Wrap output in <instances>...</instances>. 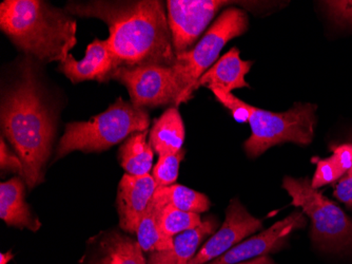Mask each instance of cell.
Instances as JSON below:
<instances>
[{"mask_svg": "<svg viewBox=\"0 0 352 264\" xmlns=\"http://www.w3.org/2000/svg\"><path fill=\"white\" fill-rule=\"evenodd\" d=\"M0 28L23 52L43 63H63L76 45V21L39 0H6Z\"/></svg>", "mask_w": 352, "mask_h": 264, "instance_id": "3957f363", "label": "cell"}, {"mask_svg": "<svg viewBox=\"0 0 352 264\" xmlns=\"http://www.w3.org/2000/svg\"><path fill=\"white\" fill-rule=\"evenodd\" d=\"M262 227V221L249 214L239 200H231L223 226L209 238L189 264H206L212 261Z\"/></svg>", "mask_w": 352, "mask_h": 264, "instance_id": "30bf717a", "label": "cell"}, {"mask_svg": "<svg viewBox=\"0 0 352 264\" xmlns=\"http://www.w3.org/2000/svg\"><path fill=\"white\" fill-rule=\"evenodd\" d=\"M248 26V16L244 10L229 8L217 17L191 50L176 55L172 67L182 90L176 106L191 99L199 77L217 63L223 48L231 39L244 34Z\"/></svg>", "mask_w": 352, "mask_h": 264, "instance_id": "8992f818", "label": "cell"}, {"mask_svg": "<svg viewBox=\"0 0 352 264\" xmlns=\"http://www.w3.org/2000/svg\"><path fill=\"white\" fill-rule=\"evenodd\" d=\"M150 119L145 109L118 97L106 111L87 122L67 124L59 141L56 159L72 152H93L109 150L136 132L148 130Z\"/></svg>", "mask_w": 352, "mask_h": 264, "instance_id": "277c9868", "label": "cell"}, {"mask_svg": "<svg viewBox=\"0 0 352 264\" xmlns=\"http://www.w3.org/2000/svg\"><path fill=\"white\" fill-rule=\"evenodd\" d=\"M252 65V61H243L239 57V49L232 48L199 77L193 87V92L201 86L225 93H231L235 89L249 88L250 86L245 77Z\"/></svg>", "mask_w": 352, "mask_h": 264, "instance_id": "5bb4252c", "label": "cell"}, {"mask_svg": "<svg viewBox=\"0 0 352 264\" xmlns=\"http://www.w3.org/2000/svg\"><path fill=\"white\" fill-rule=\"evenodd\" d=\"M1 128L23 165L30 190L43 181V167L55 136L54 115L47 107L33 61L25 59L19 77L1 97Z\"/></svg>", "mask_w": 352, "mask_h": 264, "instance_id": "7a4b0ae2", "label": "cell"}, {"mask_svg": "<svg viewBox=\"0 0 352 264\" xmlns=\"http://www.w3.org/2000/svg\"><path fill=\"white\" fill-rule=\"evenodd\" d=\"M0 167L3 170H11L23 176V162L19 156L10 152L3 138L0 140Z\"/></svg>", "mask_w": 352, "mask_h": 264, "instance_id": "4316f807", "label": "cell"}, {"mask_svg": "<svg viewBox=\"0 0 352 264\" xmlns=\"http://www.w3.org/2000/svg\"><path fill=\"white\" fill-rule=\"evenodd\" d=\"M142 251L138 241L114 234L106 239V253L98 264H146Z\"/></svg>", "mask_w": 352, "mask_h": 264, "instance_id": "7402d4cb", "label": "cell"}, {"mask_svg": "<svg viewBox=\"0 0 352 264\" xmlns=\"http://www.w3.org/2000/svg\"><path fill=\"white\" fill-rule=\"evenodd\" d=\"M185 156V150L170 156H160L153 168V176L157 187L173 185L179 176V164Z\"/></svg>", "mask_w": 352, "mask_h": 264, "instance_id": "cb8c5ba5", "label": "cell"}, {"mask_svg": "<svg viewBox=\"0 0 352 264\" xmlns=\"http://www.w3.org/2000/svg\"><path fill=\"white\" fill-rule=\"evenodd\" d=\"M161 210H158L153 203H150L149 207L140 219L138 224L136 235L138 242L142 251L163 252L171 250L173 247V239L165 237L160 228L158 217Z\"/></svg>", "mask_w": 352, "mask_h": 264, "instance_id": "44dd1931", "label": "cell"}, {"mask_svg": "<svg viewBox=\"0 0 352 264\" xmlns=\"http://www.w3.org/2000/svg\"><path fill=\"white\" fill-rule=\"evenodd\" d=\"M111 79L126 87L132 104L138 108L175 104L182 93L172 65L120 67L111 74Z\"/></svg>", "mask_w": 352, "mask_h": 264, "instance_id": "ba28073f", "label": "cell"}, {"mask_svg": "<svg viewBox=\"0 0 352 264\" xmlns=\"http://www.w3.org/2000/svg\"><path fill=\"white\" fill-rule=\"evenodd\" d=\"M283 187L292 204L311 220V239L318 249L339 253L352 249V219L340 206L314 190L308 178L286 176Z\"/></svg>", "mask_w": 352, "mask_h": 264, "instance_id": "5b68a950", "label": "cell"}, {"mask_svg": "<svg viewBox=\"0 0 352 264\" xmlns=\"http://www.w3.org/2000/svg\"><path fill=\"white\" fill-rule=\"evenodd\" d=\"M67 13L107 23L109 48L116 69L145 65H173L176 54L167 14L162 1L70 3Z\"/></svg>", "mask_w": 352, "mask_h": 264, "instance_id": "6da1fadb", "label": "cell"}, {"mask_svg": "<svg viewBox=\"0 0 352 264\" xmlns=\"http://www.w3.org/2000/svg\"><path fill=\"white\" fill-rule=\"evenodd\" d=\"M332 154L316 160V170L311 180L314 190L336 183L352 166V143L331 147Z\"/></svg>", "mask_w": 352, "mask_h": 264, "instance_id": "ffe728a7", "label": "cell"}, {"mask_svg": "<svg viewBox=\"0 0 352 264\" xmlns=\"http://www.w3.org/2000/svg\"><path fill=\"white\" fill-rule=\"evenodd\" d=\"M333 196L352 210V166L334 185Z\"/></svg>", "mask_w": 352, "mask_h": 264, "instance_id": "484cf974", "label": "cell"}, {"mask_svg": "<svg viewBox=\"0 0 352 264\" xmlns=\"http://www.w3.org/2000/svg\"><path fill=\"white\" fill-rule=\"evenodd\" d=\"M229 3L223 0L167 1L168 23L175 54L191 50L217 12Z\"/></svg>", "mask_w": 352, "mask_h": 264, "instance_id": "9c48e42d", "label": "cell"}, {"mask_svg": "<svg viewBox=\"0 0 352 264\" xmlns=\"http://www.w3.org/2000/svg\"><path fill=\"white\" fill-rule=\"evenodd\" d=\"M215 228L217 221L207 218L199 227L175 236L171 250L152 254L150 264H189L203 240L213 234Z\"/></svg>", "mask_w": 352, "mask_h": 264, "instance_id": "2e32d148", "label": "cell"}, {"mask_svg": "<svg viewBox=\"0 0 352 264\" xmlns=\"http://www.w3.org/2000/svg\"><path fill=\"white\" fill-rule=\"evenodd\" d=\"M316 109L314 104L296 103L286 112H271L248 104L251 136L244 143L247 154L256 158L282 143L309 145L318 121Z\"/></svg>", "mask_w": 352, "mask_h": 264, "instance_id": "52a82bcc", "label": "cell"}, {"mask_svg": "<svg viewBox=\"0 0 352 264\" xmlns=\"http://www.w3.org/2000/svg\"><path fill=\"white\" fill-rule=\"evenodd\" d=\"M199 214L183 212L172 206L162 208L158 217V224L163 235L173 239L175 236L195 230L201 224Z\"/></svg>", "mask_w": 352, "mask_h": 264, "instance_id": "603a6c76", "label": "cell"}, {"mask_svg": "<svg viewBox=\"0 0 352 264\" xmlns=\"http://www.w3.org/2000/svg\"><path fill=\"white\" fill-rule=\"evenodd\" d=\"M185 141V126L176 107L167 109L150 130V144L160 156L181 152Z\"/></svg>", "mask_w": 352, "mask_h": 264, "instance_id": "e0dca14e", "label": "cell"}, {"mask_svg": "<svg viewBox=\"0 0 352 264\" xmlns=\"http://www.w3.org/2000/svg\"><path fill=\"white\" fill-rule=\"evenodd\" d=\"M152 203L160 210L166 206H172L195 214H201L210 208V201L206 194L179 184L156 188Z\"/></svg>", "mask_w": 352, "mask_h": 264, "instance_id": "ac0fdd59", "label": "cell"}, {"mask_svg": "<svg viewBox=\"0 0 352 264\" xmlns=\"http://www.w3.org/2000/svg\"><path fill=\"white\" fill-rule=\"evenodd\" d=\"M330 17L342 27H352V1H325L323 3Z\"/></svg>", "mask_w": 352, "mask_h": 264, "instance_id": "d4e9b609", "label": "cell"}, {"mask_svg": "<svg viewBox=\"0 0 352 264\" xmlns=\"http://www.w3.org/2000/svg\"><path fill=\"white\" fill-rule=\"evenodd\" d=\"M13 254L11 252H7V253H3L0 255V264H8L10 262V260L13 259Z\"/></svg>", "mask_w": 352, "mask_h": 264, "instance_id": "f1b7e54d", "label": "cell"}, {"mask_svg": "<svg viewBox=\"0 0 352 264\" xmlns=\"http://www.w3.org/2000/svg\"><path fill=\"white\" fill-rule=\"evenodd\" d=\"M59 70L74 84L85 81H109L116 70V59L107 39H95L87 48L84 59L77 61L70 54L60 63Z\"/></svg>", "mask_w": 352, "mask_h": 264, "instance_id": "4fadbf2b", "label": "cell"}, {"mask_svg": "<svg viewBox=\"0 0 352 264\" xmlns=\"http://www.w3.org/2000/svg\"><path fill=\"white\" fill-rule=\"evenodd\" d=\"M306 224L307 219L304 212H294L285 219L276 222L265 232L241 242L221 257L206 264H236L254 258L268 256L271 252L282 247L285 240L292 232L305 227Z\"/></svg>", "mask_w": 352, "mask_h": 264, "instance_id": "8fae6325", "label": "cell"}, {"mask_svg": "<svg viewBox=\"0 0 352 264\" xmlns=\"http://www.w3.org/2000/svg\"><path fill=\"white\" fill-rule=\"evenodd\" d=\"M236 264H276L274 260L269 258L268 256H263V257L254 258L252 260H248V261L239 262Z\"/></svg>", "mask_w": 352, "mask_h": 264, "instance_id": "83f0119b", "label": "cell"}, {"mask_svg": "<svg viewBox=\"0 0 352 264\" xmlns=\"http://www.w3.org/2000/svg\"><path fill=\"white\" fill-rule=\"evenodd\" d=\"M0 217L8 225L29 228L37 232L41 224L33 217L25 203V185L21 178L11 179L0 184Z\"/></svg>", "mask_w": 352, "mask_h": 264, "instance_id": "9a60e30c", "label": "cell"}, {"mask_svg": "<svg viewBox=\"0 0 352 264\" xmlns=\"http://www.w3.org/2000/svg\"><path fill=\"white\" fill-rule=\"evenodd\" d=\"M148 130L132 134L120 147V160L124 172L131 176L150 174L154 150L147 141Z\"/></svg>", "mask_w": 352, "mask_h": 264, "instance_id": "d6986e66", "label": "cell"}, {"mask_svg": "<svg viewBox=\"0 0 352 264\" xmlns=\"http://www.w3.org/2000/svg\"><path fill=\"white\" fill-rule=\"evenodd\" d=\"M156 188L157 185L151 174L122 176L118 192V210L122 230L136 234L140 219L149 207Z\"/></svg>", "mask_w": 352, "mask_h": 264, "instance_id": "7c38bea8", "label": "cell"}]
</instances>
